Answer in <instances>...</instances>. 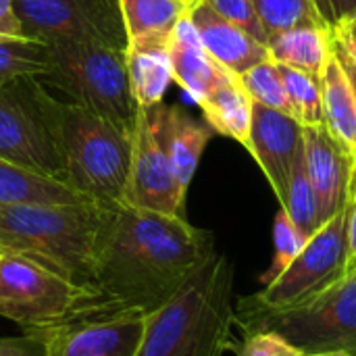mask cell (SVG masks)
I'll list each match as a JSON object with an SVG mask.
<instances>
[{"label":"cell","instance_id":"cell-17","mask_svg":"<svg viewBox=\"0 0 356 356\" xmlns=\"http://www.w3.org/2000/svg\"><path fill=\"white\" fill-rule=\"evenodd\" d=\"M213 136L215 129L207 121L194 119L179 104L163 106V138H165L167 152L171 156L177 184L184 194H188L200 156Z\"/></svg>","mask_w":356,"mask_h":356},{"label":"cell","instance_id":"cell-12","mask_svg":"<svg viewBox=\"0 0 356 356\" xmlns=\"http://www.w3.org/2000/svg\"><path fill=\"white\" fill-rule=\"evenodd\" d=\"M144 311L102 313L42 334L46 356H136L146 319Z\"/></svg>","mask_w":356,"mask_h":356},{"label":"cell","instance_id":"cell-19","mask_svg":"<svg viewBox=\"0 0 356 356\" xmlns=\"http://www.w3.org/2000/svg\"><path fill=\"white\" fill-rule=\"evenodd\" d=\"M321 102L325 131L356 159V96L334 48L321 75Z\"/></svg>","mask_w":356,"mask_h":356},{"label":"cell","instance_id":"cell-38","mask_svg":"<svg viewBox=\"0 0 356 356\" xmlns=\"http://www.w3.org/2000/svg\"><path fill=\"white\" fill-rule=\"evenodd\" d=\"M344 27H346L348 31H353V33L356 35V17H353L350 21H346V23H344Z\"/></svg>","mask_w":356,"mask_h":356},{"label":"cell","instance_id":"cell-1","mask_svg":"<svg viewBox=\"0 0 356 356\" xmlns=\"http://www.w3.org/2000/svg\"><path fill=\"white\" fill-rule=\"evenodd\" d=\"M215 252L213 236L184 217L117 207L94 252V290L108 313L163 307Z\"/></svg>","mask_w":356,"mask_h":356},{"label":"cell","instance_id":"cell-32","mask_svg":"<svg viewBox=\"0 0 356 356\" xmlns=\"http://www.w3.org/2000/svg\"><path fill=\"white\" fill-rule=\"evenodd\" d=\"M311 4L330 33L356 17V0H311Z\"/></svg>","mask_w":356,"mask_h":356},{"label":"cell","instance_id":"cell-18","mask_svg":"<svg viewBox=\"0 0 356 356\" xmlns=\"http://www.w3.org/2000/svg\"><path fill=\"white\" fill-rule=\"evenodd\" d=\"M129 48L167 46L175 25L188 15L181 0H119Z\"/></svg>","mask_w":356,"mask_h":356},{"label":"cell","instance_id":"cell-31","mask_svg":"<svg viewBox=\"0 0 356 356\" xmlns=\"http://www.w3.org/2000/svg\"><path fill=\"white\" fill-rule=\"evenodd\" d=\"M232 350H236L238 356H302L294 344H290L284 336L271 330L244 334L242 346H236L234 342Z\"/></svg>","mask_w":356,"mask_h":356},{"label":"cell","instance_id":"cell-33","mask_svg":"<svg viewBox=\"0 0 356 356\" xmlns=\"http://www.w3.org/2000/svg\"><path fill=\"white\" fill-rule=\"evenodd\" d=\"M0 356H46V338L42 334L0 338Z\"/></svg>","mask_w":356,"mask_h":356},{"label":"cell","instance_id":"cell-16","mask_svg":"<svg viewBox=\"0 0 356 356\" xmlns=\"http://www.w3.org/2000/svg\"><path fill=\"white\" fill-rule=\"evenodd\" d=\"M167 54L173 71V83H177L196 104H200L209 92L234 75L207 52L188 15L175 25L167 42Z\"/></svg>","mask_w":356,"mask_h":356},{"label":"cell","instance_id":"cell-13","mask_svg":"<svg viewBox=\"0 0 356 356\" xmlns=\"http://www.w3.org/2000/svg\"><path fill=\"white\" fill-rule=\"evenodd\" d=\"M248 152L271 184L280 204L286 198L294 161L302 148V125L288 113L252 102Z\"/></svg>","mask_w":356,"mask_h":356},{"label":"cell","instance_id":"cell-22","mask_svg":"<svg viewBox=\"0 0 356 356\" xmlns=\"http://www.w3.org/2000/svg\"><path fill=\"white\" fill-rule=\"evenodd\" d=\"M129 86L138 108H150L165 102V94L173 83V71L167 46L129 48L127 50Z\"/></svg>","mask_w":356,"mask_h":356},{"label":"cell","instance_id":"cell-25","mask_svg":"<svg viewBox=\"0 0 356 356\" xmlns=\"http://www.w3.org/2000/svg\"><path fill=\"white\" fill-rule=\"evenodd\" d=\"M48 44L29 38H0V86L19 77H44Z\"/></svg>","mask_w":356,"mask_h":356},{"label":"cell","instance_id":"cell-26","mask_svg":"<svg viewBox=\"0 0 356 356\" xmlns=\"http://www.w3.org/2000/svg\"><path fill=\"white\" fill-rule=\"evenodd\" d=\"M284 88L290 102V115L305 125H323V102H321V86L311 75L296 71L286 65H277Z\"/></svg>","mask_w":356,"mask_h":356},{"label":"cell","instance_id":"cell-23","mask_svg":"<svg viewBox=\"0 0 356 356\" xmlns=\"http://www.w3.org/2000/svg\"><path fill=\"white\" fill-rule=\"evenodd\" d=\"M13 202L71 204V202H86V200L58 179L42 177L38 173L25 171L0 159V204H13Z\"/></svg>","mask_w":356,"mask_h":356},{"label":"cell","instance_id":"cell-35","mask_svg":"<svg viewBox=\"0 0 356 356\" xmlns=\"http://www.w3.org/2000/svg\"><path fill=\"white\" fill-rule=\"evenodd\" d=\"M21 23L13 0H0V38H19Z\"/></svg>","mask_w":356,"mask_h":356},{"label":"cell","instance_id":"cell-39","mask_svg":"<svg viewBox=\"0 0 356 356\" xmlns=\"http://www.w3.org/2000/svg\"><path fill=\"white\" fill-rule=\"evenodd\" d=\"M302 356H344V355H336V353H323V355H302Z\"/></svg>","mask_w":356,"mask_h":356},{"label":"cell","instance_id":"cell-28","mask_svg":"<svg viewBox=\"0 0 356 356\" xmlns=\"http://www.w3.org/2000/svg\"><path fill=\"white\" fill-rule=\"evenodd\" d=\"M236 77L252 102L290 115V102H288V94H286L284 79H282L277 63L267 58V60L250 67L248 71H244L242 75H236Z\"/></svg>","mask_w":356,"mask_h":356},{"label":"cell","instance_id":"cell-37","mask_svg":"<svg viewBox=\"0 0 356 356\" xmlns=\"http://www.w3.org/2000/svg\"><path fill=\"white\" fill-rule=\"evenodd\" d=\"M332 48H334V54H336L338 63L342 65V69H344V73H346V77H348V81H350V86H353V90H355V96H356V65L350 60V56L340 48V44H338L334 38H332Z\"/></svg>","mask_w":356,"mask_h":356},{"label":"cell","instance_id":"cell-40","mask_svg":"<svg viewBox=\"0 0 356 356\" xmlns=\"http://www.w3.org/2000/svg\"><path fill=\"white\" fill-rule=\"evenodd\" d=\"M181 2H186V4H190V6H192V4H194L196 0H181Z\"/></svg>","mask_w":356,"mask_h":356},{"label":"cell","instance_id":"cell-41","mask_svg":"<svg viewBox=\"0 0 356 356\" xmlns=\"http://www.w3.org/2000/svg\"><path fill=\"white\" fill-rule=\"evenodd\" d=\"M0 259H2V254H0Z\"/></svg>","mask_w":356,"mask_h":356},{"label":"cell","instance_id":"cell-15","mask_svg":"<svg viewBox=\"0 0 356 356\" xmlns=\"http://www.w3.org/2000/svg\"><path fill=\"white\" fill-rule=\"evenodd\" d=\"M188 17L207 52L234 75H242L250 67L271 58L265 44L219 17L204 0H196L190 6Z\"/></svg>","mask_w":356,"mask_h":356},{"label":"cell","instance_id":"cell-7","mask_svg":"<svg viewBox=\"0 0 356 356\" xmlns=\"http://www.w3.org/2000/svg\"><path fill=\"white\" fill-rule=\"evenodd\" d=\"M234 315L244 334L277 332L302 355L356 356V271L302 307L267 313L238 302Z\"/></svg>","mask_w":356,"mask_h":356},{"label":"cell","instance_id":"cell-2","mask_svg":"<svg viewBox=\"0 0 356 356\" xmlns=\"http://www.w3.org/2000/svg\"><path fill=\"white\" fill-rule=\"evenodd\" d=\"M234 325V263L215 250L148 315L136 356H223Z\"/></svg>","mask_w":356,"mask_h":356},{"label":"cell","instance_id":"cell-9","mask_svg":"<svg viewBox=\"0 0 356 356\" xmlns=\"http://www.w3.org/2000/svg\"><path fill=\"white\" fill-rule=\"evenodd\" d=\"M44 88L40 77L0 86V159L65 184L63 159L42 104Z\"/></svg>","mask_w":356,"mask_h":356},{"label":"cell","instance_id":"cell-5","mask_svg":"<svg viewBox=\"0 0 356 356\" xmlns=\"http://www.w3.org/2000/svg\"><path fill=\"white\" fill-rule=\"evenodd\" d=\"M42 79L131 136L138 104L129 86L127 50L94 42L48 44V71Z\"/></svg>","mask_w":356,"mask_h":356},{"label":"cell","instance_id":"cell-6","mask_svg":"<svg viewBox=\"0 0 356 356\" xmlns=\"http://www.w3.org/2000/svg\"><path fill=\"white\" fill-rule=\"evenodd\" d=\"M108 313L100 294L25 261L0 259V317L15 321L23 334H48L71 321Z\"/></svg>","mask_w":356,"mask_h":356},{"label":"cell","instance_id":"cell-8","mask_svg":"<svg viewBox=\"0 0 356 356\" xmlns=\"http://www.w3.org/2000/svg\"><path fill=\"white\" fill-rule=\"evenodd\" d=\"M346 250L348 202L305 242L298 257L280 277H275L263 292L242 298L240 305L277 313L315 300L346 275Z\"/></svg>","mask_w":356,"mask_h":356},{"label":"cell","instance_id":"cell-36","mask_svg":"<svg viewBox=\"0 0 356 356\" xmlns=\"http://www.w3.org/2000/svg\"><path fill=\"white\" fill-rule=\"evenodd\" d=\"M332 38L340 44V48L350 56V60L356 65V35L353 31H348L344 25H340L336 31H332Z\"/></svg>","mask_w":356,"mask_h":356},{"label":"cell","instance_id":"cell-27","mask_svg":"<svg viewBox=\"0 0 356 356\" xmlns=\"http://www.w3.org/2000/svg\"><path fill=\"white\" fill-rule=\"evenodd\" d=\"M267 40L302 25H319L325 29L311 0H252Z\"/></svg>","mask_w":356,"mask_h":356},{"label":"cell","instance_id":"cell-4","mask_svg":"<svg viewBox=\"0 0 356 356\" xmlns=\"http://www.w3.org/2000/svg\"><path fill=\"white\" fill-rule=\"evenodd\" d=\"M44 113L56 140L65 184L86 202L102 209L125 204L131 136L96 113L42 92Z\"/></svg>","mask_w":356,"mask_h":356},{"label":"cell","instance_id":"cell-34","mask_svg":"<svg viewBox=\"0 0 356 356\" xmlns=\"http://www.w3.org/2000/svg\"><path fill=\"white\" fill-rule=\"evenodd\" d=\"M356 271V190L348 196V250H346V275Z\"/></svg>","mask_w":356,"mask_h":356},{"label":"cell","instance_id":"cell-24","mask_svg":"<svg viewBox=\"0 0 356 356\" xmlns=\"http://www.w3.org/2000/svg\"><path fill=\"white\" fill-rule=\"evenodd\" d=\"M282 209L288 213V217L292 219V223L298 227V232L309 240L319 227V207H317V196L307 171V163H305V140H302V148L294 161V169H292V177L288 184V192L286 198L282 202Z\"/></svg>","mask_w":356,"mask_h":356},{"label":"cell","instance_id":"cell-30","mask_svg":"<svg viewBox=\"0 0 356 356\" xmlns=\"http://www.w3.org/2000/svg\"><path fill=\"white\" fill-rule=\"evenodd\" d=\"M219 17H223L225 21L238 25L240 29H244L246 33H250L254 40H259L261 44L267 46V35L265 29L261 25V19L254 10L252 0H204Z\"/></svg>","mask_w":356,"mask_h":356},{"label":"cell","instance_id":"cell-11","mask_svg":"<svg viewBox=\"0 0 356 356\" xmlns=\"http://www.w3.org/2000/svg\"><path fill=\"white\" fill-rule=\"evenodd\" d=\"M165 102L138 108L131 131V163L125 204L142 211L184 217L186 194L181 192L171 156L163 138Z\"/></svg>","mask_w":356,"mask_h":356},{"label":"cell","instance_id":"cell-21","mask_svg":"<svg viewBox=\"0 0 356 356\" xmlns=\"http://www.w3.org/2000/svg\"><path fill=\"white\" fill-rule=\"evenodd\" d=\"M198 106L202 108L204 121L215 129V134L232 138L242 146L248 144L252 100L236 75H229L213 92H209Z\"/></svg>","mask_w":356,"mask_h":356},{"label":"cell","instance_id":"cell-3","mask_svg":"<svg viewBox=\"0 0 356 356\" xmlns=\"http://www.w3.org/2000/svg\"><path fill=\"white\" fill-rule=\"evenodd\" d=\"M111 211L92 202L0 204V254L21 257L94 290L96 242Z\"/></svg>","mask_w":356,"mask_h":356},{"label":"cell","instance_id":"cell-20","mask_svg":"<svg viewBox=\"0 0 356 356\" xmlns=\"http://www.w3.org/2000/svg\"><path fill=\"white\" fill-rule=\"evenodd\" d=\"M267 50L273 63L292 67L321 81L332 56V33L319 25L292 27L269 38Z\"/></svg>","mask_w":356,"mask_h":356},{"label":"cell","instance_id":"cell-10","mask_svg":"<svg viewBox=\"0 0 356 356\" xmlns=\"http://www.w3.org/2000/svg\"><path fill=\"white\" fill-rule=\"evenodd\" d=\"M21 35L42 44L94 42L127 50L119 0H13Z\"/></svg>","mask_w":356,"mask_h":356},{"label":"cell","instance_id":"cell-29","mask_svg":"<svg viewBox=\"0 0 356 356\" xmlns=\"http://www.w3.org/2000/svg\"><path fill=\"white\" fill-rule=\"evenodd\" d=\"M307 238L298 232V227L292 223V219L288 217V213L284 209L277 211L275 221H273V244H275V257L271 267L267 269V273L261 277V282L265 286H269L275 277H280L290 263L298 257V252L302 250Z\"/></svg>","mask_w":356,"mask_h":356},{"label":"cell","instance_id":"cell-14","mask_svg":"<svg viewBox=\"0 0 356 356\" xmlns=\"http://www.w3.org/2000/svg\"><path fill=\"white\" fill-rule=\"evenodd\" d=\"M302 140L307 171L317 196L319 223L323 225L348 202L355 159L325 131L323 125H305Z\"/></svg>","mask_w":356,"mask_h":356}]
</instances>
